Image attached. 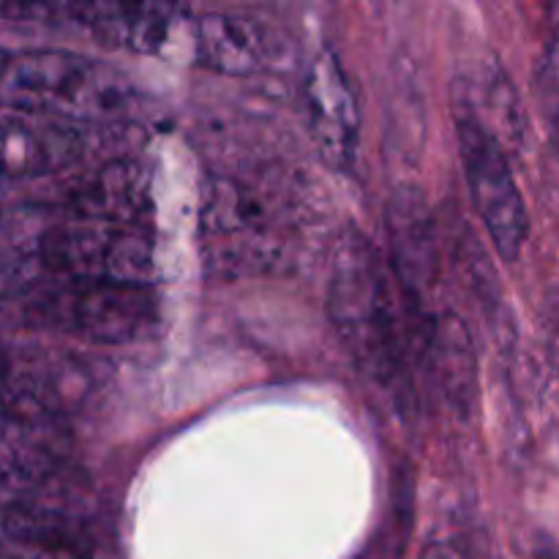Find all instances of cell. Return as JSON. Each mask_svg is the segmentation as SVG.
<instances>
[{
	"mask_svg": "<svg viewBox=\"0 0 559 559\" xmlns=\"http://www.w3.org/2000/svg\"><path fill=\"white\" fill-rule=\"evenodd\" d=\"M328 314L366 385L393 415L413 420L418 388L402 306L380 251L355 229H347L333 249Z\"/></svg>",
	"mask_w": 559,
	"mask_h": 559,
	"instance_id": "obj_1",
	"label": "cell"
},
{
	"mask_svg": "<svg viewBox=\"0 0 559 559\" xmlns=\"http://www.w3.org/2000/svg\"><path fill=\"white\" fill-rule=\"evenodd\" d=\"M129 102L123 76L66 49L0 55V107L66 120H102Z\"/></svg>",
	"mask_w": 559,
	"mask_h": 559,
	"instance_id": "obj_2",
	"label": "cell"
},
{
	"mask_svg": "<svg viewBox=\"0 0 559 559\" xmlns=\"http://www.w3.org/2000/svg\"><path fill=\"white\" fill-rule=\"evenodd\" d=\"M22 320L58 328L96 344H123L145 336L156 320L147 287L112 282H60L27 287L14 298Z\"/></svg>",
	"mask_w": 559,
	"mask_h": 559,
	"instance_id": "obj_3",
	"label": "cell"
},
{
	"mask_svg": "<svg viewBox=\"0 0 559 559\" xmlns=\"http://www.w3.org/2000/svg\"><path fill=\"white\" fill-rule=\"evenodd\" d=\"M388 273L402 293L404 331H407L409 360L415 364L426 342L431 322L440 314V243H437L435 216L426 205L424 191L415 186H399L385 205Z\"/></svg>",
	"mask_w": 559,
	"mask_h": 559,
	"instance_id": "obj_4",
	"label": "cell"
},
{
	"mask_svg": "<svg viewBox=\"0 0 559 559\" xmlns=\"http://www.w3.org/2000/svg\"><path fill=\"white\" fill-rule=\"evenodd\" d=\"M451 115L475 211L489 238L495 240L497 254L506 262H516L527 243L530 216L516 178H513L508 153L486 131L480 112L462 85L453 87Z\"/></svg>",
	"mask_w": 559,
	"mask_h": 559,
	"instance_id": "obj_5",
	"label": "cell"
},
{
	"mask_svg": "<svg viewBox=\"0 0 559 559\" xmlns=\"http://www.w3.org/2000/svg\"><path fill=\"white\" fill-rule=\"evenodd\" d=\"M0 538L14 559H120L96 524L36 502L5 508L0 513Z\"/></svg>",
	"mask_w": 559,
	"mask_h": 559,
	"instance_id": "obj_6",
	"label": "cell"
},
{
	"mask_svg": "<svg viewBox=\"0 0 559 559\" xmlns=\"http://www.w3.org/2000/svg\"><path fill=\"white\" fill-rule=\"evenodd\" d=\"M309 129L320 156L333 169H353L360 142V109L344 66L333 49L314 55L306 71Z\"/></svg>",
	"mask_w": 559,
	"mask_h": 559,
	"instance_id": "obj_7",
	"label": "cell"
},
{
	"mask_svg": "<svg viewBox=\"0 0 559 559\" xmlns=\"http://www.w3.org/2000/svg\"><path fill=\"white\" fill-rule=\"evenodd\" d=\"M415 364L429 371L445 402L467 418L475 399V353L467 322L456 311L442 309L435 317Z\"/></svg>",
	"mask_w": 559,
	"mask_h": 559,
	"instance_id": "obj_8",
	"label": "cell"
},
{
	"mask_svg": "<svg viewBox=\"0 0 559 559\" xmlns=\"http://www.w3.org/2000/svg\"><path fill=\"white\" fill-rule=\"evenodd\" d=\"M191 60L218 74H257L267 60L265 33L238 16L202 14L191 27Z\"/></svg>",
	"mask_w": 559,
	"mask_h": 559,
	"instance_id": "obj_9",
	"label": "cell"
},
{
	"mask_svg": "<svg viewBox=\"0 0 559 559\" xmlns=\"http://www.w3.org/2000/svg\"><path fill=\"white\" fill-rule=\"evenodd\" d=\"M145 202L147 178L140 164L112 162L71 200V218L109 227H145Z\"/></svg>",
	"mask_w": 559,
	"mask_h": 559,
	"instance_id": "obj_10",
	"label": "cell"
},
{
	"mask_svg": "<svg viewBox=\"0 0 559 559\" xmlns=\"http://www.w3.org/2000/svg\"><path fill=\"white\" fill-rule=\"evenodd\" d=\"M486 104L491 112V136L500 142V147H516L522 151L524 134H527V115H524L522 98H519L516 87L511 85L506 71L500 66H489V76H486ZM486 126V131L491 129Z\"/></svg>",
	"mask_w": 559,
	"mask_h": 559,
	"instance_id": "obj_11",
	"label": "cell"
},
{
	"mask_svg": "<svg viewBox=\"0 0 559 559\" xmlns=\"http://www.w3.org/2000/svg\"><path fill=\"white\" fill-rule=\"evenodd\" d=\"M424 559H459L456 555H453L448 546H431V549H426Z\"/></svg>",
	"mask_w": 559,
	"mask_h": 559,
	"instance_id": "obj_12",
	"label": "cell"
}]
</instances>
